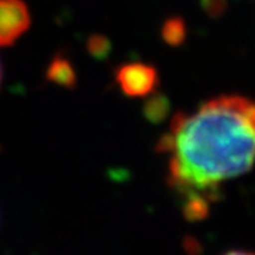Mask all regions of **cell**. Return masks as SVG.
Listing matches in <instances>:
<instances>
[{
    "mask_svg": "<svg viewBox=\"0 0 255 255\" xmlns=\"http://www.w3.org/2000/svg\"><path fill=\"white\" fill-rule=\"evenodd\" d=\"M169 156V184L189 220H203L221 183L243 176L255 163V100L223 95L190 114L179 112L159 140Z\"/></svg>",
    "mask_w": 255,
    "mask_h": 255,
    "instance_id": "obj_1",
    "label": "cell"
},
{
    "mask_svg": "<svg viewBox=\"0 0 255 255\" xmlns=\"http://www.w3.org/2000/svg\"><path fill=\"white\" fill-rule=\"evenodd\" d=\"M115 82L127 97L139 98L153 92L159 82V75L150 64L127 63L115 71Z\"/></svg>",
    "mask_w": 255,
    "mask_h": 255,
    "instance_id": "obj_2",
    "label": "cell"
},
{
    "mask_svg": "<svg viewBox=\"0 0 255 255\" xmlns=\"http://www.w3.org/2000/svg\"><path fill=\"white\" fill-rule=\"evenodd\" d=\"M30 11L23 0H0V46L14 44L30 27Z\"/></svg>",
    "mask_w": 255,
    "mask_h": 255,
    "instance_id": "obj_3",
    "label": "cell"
},
{
    "mask_svg": "<svg viewBox=\"0 0 255 255\" xmlns=\"http://www.w3.org/2000/svg\"><path fill=\"white\" fill-rule=\"evenodd\" d=\"M48 78L61 85H73L75 82V74L67 60L57 58L48 70Z\"/></svg>",
    "mask_w": 255,
    "mask_h": 255,
    "instance_id": "obj_4",
    "label": "cell"
},
{
    "mask_svg": "<svg viewBox=\"0 0 255 255\" xmlns=\"http://www.w3.org/2000/svg\"><path fill=\"white\" fill-rule=\"evenodd\" d=\"M186 36V27L184 23L180 18H170L166 21L163 26V37L164 40L172 44V46H177L180 44Z\"/></svg>",
    "mask_w": 255,
    "mask_h": 255,
    "instance_id": "obj_5",
    "label": "cell"
},
{
    "mask_svg": "<svg viewBox=\"0 0 255 255\" xmlns=\"http://www.w3.org/2000/svg\"><path fill=\"white\" fill-rule=\"evenodd\" d=\"M146 115L147 118L152 121H160L162 118L166 117L167 111H169V104L164 97H157L149 101V104L146 105Z\"/></svg>",
    "mask_w": 255,
    "mask_h": 255,
    "instance_id": "obj_6",
    "label": "cell"
},
{
    "mask_svg": "<svg viewBox=\"0 0 255 255\" xmlns=\"http://www.w3.org/2000/svg\"><path fill=\"white\" fill-rule=\"evenodd\" d=\"M204 6L211 13H216L217 14L220 10L224 9V0H206L204 1Z\"/></svg>",
    "mask_w": 255,
    "mask_h": 255,
    "instance_id": "obj_7",
    "label": "cell"
},
{
    "mask_svg": "<svg viewBox=\"0 0 255 255\" xmlns=\"http://www.w3.org/2000/svg\"><path fill=\"white\" fill-rule=\"evenodd\" d=\"M224 255H255V253L251 251H243V250H234V251H228Z\"/></svg>",
    "mask_w": 255,
    "mask_h": 255,
    "instance_id": "obj_8",
    "label": "cell"
},
{
    "mask_svg": "<svg viewBox=\"0 0 255 255\" xmlns=\"http://www.w3.org/2000/svg\"><path fill=\"white\" fill-rule=\"evenodd\" d=\"M0 81H1V65H0Z\"/></svg>",
    "mask_w": 255,
    "mask_h": 255,
    "instance_id": "obj_9",
    "label": "cell"
}]
</instances>
